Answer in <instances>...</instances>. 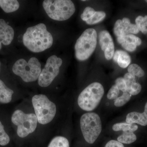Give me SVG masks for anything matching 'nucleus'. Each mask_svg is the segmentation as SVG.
Instances as JSON below:
<instances>
[{
    "instance_id": "18",
    "label": "nucleus",
    "mask_w": 147,
    "mask_h": 147,
    "mask_svg": "<svg viewBox=\"0 0 147 147\" xmlns=\"http://www.w3.org/2000/svg\"><path fill=\"white\" fill-rule=\"evenodd\" d=\"M138 128V126L135 124L121 123L115 124L113 126V129L115 131H123V132H134Z\"/></svg>"
},
{
    "instance_id": "30",
    "label": "nucleus",
    "mask_w": 147,
    "mask_h": 147,
    "mask_svg": "<svg viewBox=\"0 0 147 147\" xmlns=\"http://www.w3.org/2000/svg\"><path fill=\"white\" fill-rule=\"evenodd\" d=\"M123 78L126 84L127 88L131 86L132 84L136 82L135 76L129 73L125 74Z\"/></svg>"
},
{
    "instance_id": "31",
    "label": "nucleus",
    "mask_w": 147,
    "mask_h": 147,
    "mask_svg": "<svg viewBox=\"0 0 147 147\" xmlns=\"http://www.w3.org/2000/svg\"><path fill=\"white\" fill-rule=\"evenodd\" d=\"M105 147H124L123 145L118 141L111 140L105 145Z\"/></svg>"
},
{
    "instance_id": "9",
    "label": "nucleus",
    "mask_w": 147,
    "mask_h": 147,
    "mask_svg": "<svg viewBox=\"0 0 147 147\" xmlns=\"http://www.w3.org/2000/svg\"><path fill=\"white\" fill-rule=\"evenodd\" d=\"M62 63V60L56 55L48 58L38 79L39 86L42 87L50 86L59 73L60 67Z\"/></svg>"
},
{
    "instance_id": "4",
    "label": "nucleus",
    "mask_w": 147,
    "mask_h": 147,
    "mask_svg": "<svg viewBox=\"0 0 147 147\" xmlns=\"http://www.w3.org/2000/svg\"><path fill=\"white\" fill-rule=\"evenodd\" d=\"M104 93V88L101 84L98 82L92 83L79 94L78 105L85 111H92L99 105Z\"/></svg>"
},
{
    "instance_id": "16",
    "label": "nucleus",
    "mask_w": 147,
    "mask_h": 147,
    "mask_svg": "<svg viewBox=\"0 0 147 147\" xmlns=\"http://www.w3.org/2000/svg\"><path fill=\"white\" fill-rule=\"evenodd\" d=\"M13 93V91L7 86L0 79V103L7 104L10 102Z\"/></svg>"
},
{
    "instance_id": "21",
    "label": "nucleus",
    "mask_w": 147,
    "mask_h": 147,
    "mask_svg": "<svg viewBox=\"0 0 147 147\" xmlns=\"http://www.w3.org/2000/svg\"><path fill=\"white\" fill-rule=\"evenodd\" d=\"M136 25L139 29V31L142 32L143 34H147V15L143 17L139 16L135 20Z\"/></svg>"
},
{
    "instance_id": "7",
    "label": "nucleus",
    "mask_w": 147,
    "mask_h": 147,
    "mask_svg": "<svg viewBox=\"0 0 147 147\" xmlns=\"http://www.w3.org/2000/svg\"><path fill=\"white\" fill-rule=\"evenodd\" d=\"M80 127L84 139L90 144L94 143L102 130L100 117L95 113L84 114L80 119Z\"/></svg>"
},
{
    "instance_id": "11",
    "label": "nucleus",
    "mask_w": 147,
    "mask_h": 147,
    "mask_svg": "<svg viewBox=\"0 0 147 147\" xmlns=\"http://www.w3.org/2000/svg\"><path fill=\"white\" fill-rule=\"evenodd\" d=\"M99 44L108 60L111 59L115 54V46L112 37L108 31L103 30L99 35Z\"/></svg>"
},
{
    "instance_id": "3",
    "label": "nucleus",
    "mask_w": 147,
    "mask_h": 147,
    "mask_svg": "<svg viewBox=\"0 0 147 147\" xmlns=\"http://www.w3.org/2000/svg\"><path fill=\"white\" fill-rule=\"evenodd\" d=\"M32 101L38 122L42 125L51 122L57 112L55 103L49 100L46 95L42 94L34 95Z\"/></svg>"
},
{
    "instance_id": "34",
    "label": "nucleus",
    "mask_w": 147,
    "mask_h": 147,
    "mask_svg": "<svg viewBox=\"0 0 147 147\" xmlns=\"http://www.w3.org/2000/svg\"><path fill=\"white\" fill-rule=\"evenodd\" d=\"M0 66H1V63H0Z\"/></svg>"
},
{
    "instance_id": "17",
    "label": "nucleus",
    "mask_w": 147,
    "mask_h": 147,
    "mask_svg": "<svg viewBox=\"0 0 147 147\" xmlns=\"http://www.w3.org/2000/svg\"><path fill=\"white\" fill-rule=\"evenodd\" d=\"M20 5L16 0H0V7L6 12L9 13L18 10Z\"/></svg>"
},
{
    "instance_id": "23",
    "label": "nucleus",
    "mask_w": 147,
    "mask_h": 147,
    "mask_svg": "<svg viewBox=\"0 0 147 147\" xmlns=\"http://www.w3.org/2000/svg\"><path fill=\"white\" fill-rule=\"evenodd\" d=\"M131 95L127 92H124L122 95L118 97L114 101V105L116 107H121L128 102L131 98Z\"/></svg>"
},
{
    "instance_id": "14",
    "label": "nucleus",
    "mask_w": 147,
    "mask_h": 147,
    "mask_svg": "<svg viewBox=\"0 0 147 147\" xmlns=\"http://www.w3.org/2000/svg\"><path fill=\"white\" fill-rule=\"evenodd\" d=\"M113 57L114 61L117 63L122 68H126L131 62V58L129 55L123 50L116 51Z\"/></svg>"
},
{
    "instance_id": "25",
    "label": "nucleus",
    "mask_w": 147,
    "mask_h": 147,
    "mask_svg": "<svg viewBox=\"0 0 147 147\" xmlns=\"http://www.w3.org/2000/svg\"><path fill=\"white\" fill-rule=\"evenodd\" d=\"M10 142V138L4 129V127L0 121V145L5 146Z\"/></svg>"
},
{
    "instance_id": "27",
    "label": "nucleus",
    "mask_w": 147,
    "mask_h": 147,
    "mask_svg": "<svg viewBox=\"0 0 147 147\" xmlns=\"http://www.w3.org/2000/svg\"><path fill=\"white\" fill-rule=\"evenodd\" d=\"M95 12L94 9L90 7H87L84 9V12L81 15V18L82 20L86 22L91 18Z\"/></svg>"
},
{
    "instance_id": "10",
    "label": "nucleus",
    "mask_w": 147,
    "mask_h": 147,
    "mask_svg": "<svg viewBox=\"0 0 147 147\" xmlns=\"http://www.w3.org/2000/svg\"><path fill=\"white\" fill-rule=\"evenodd\" d=\"M139 32L136 25L131 24L128 18H124L122 20H118L115 24L114 32L117 37L130 34H137Z\"/></svg>"
},
{
    "instance_id": "19",
    "label": "nucleus",
    "mask_w": 147,
    "mask_h": 147,
    "mask_svg": "<svg viewBox=\"0 0 147 147\" xmlns=\"http://www.w3.org/2000/svg\"><path fill=\"white\" fill-rule=\"evenodd\" d=\"M48 147H69V143L65 137L57 136L52 139Z\"/></svg>"
},
{
    "instance_id": "33",
    "label": "nucleus",
    "mask_w": 147,
    "mask_h": 147,
    "mask_svg": "<svg viewBox=\"0 0 147 147\" xmlns=\"http://www.w3.org/2000/svg\"><path fill=\"white\" fill-rule=\"evenodd\" d=\"M146 1V2L147 3V1Z\"/></svg>"
},
{
    "instance_id": "24",
    "label": "nucleus",
    "mask_w": 147,
    "mask_h": 147,
    "mask_svg": "<svg viewBox=\"0 0 147 147\" xmlns=\"http://www.w3.org/2000/svg\"><path fill=\"white\" fill-rule=\"evenodd\" d=\"M128 73L138 77H142L145 75V72L143 69L136 64H132L129 65L128 68Z\"/></svg>"
},
{
    "instance_id": "28",
    "label": "nucleus",
    "mask_w": 147,
    "mask_h": 147,
    "mask_svg": "<svg viewBox=\"0 0 147 147\" xmlns=\"http://www.w3.org/2000/svg\"><path fill=\"white\" fill-rule=\"evenodd\" d=\"M119 94V90L116 85H113L109 90L107 94V98L110 100L115 99Z\"/></svg>"
},
{
    "instance_id": "5",
    "label": "nucleus",
    "mask_w": 147,
    "mask_h": 147,
    "mask_svg": "<svg viewBox=\"0 0 147 147\" xmlns=\"http://www.w3.org/2000/svg\"><path fill=\"white\" fill-rule=\"evenodd\" d=\"M12 71L24 82L28 83L38 79L42 69L39 60L36 58L32 57L28 62L23 59L16 61L13 65Z\"/></svg>"
},
{
    "instance_id": "15",
    "label": "nucleus",
    "mask_w": 147,
    "mask_h": 147,
    "mask_svg": "<svg viewBox=\"0 0 147 147\" xmlns=\"http://www.w3.org/2000/svg\"><path fill=\"white\" fill-rule=\"evenodd\" d=\"M126 121L127 123H137L142 126L147 125V118L143 113L134 112L129 113L127 115Z\"/></svg>"
},
{
    "instance_id": "32",
    "label": "nucleus",
    "mask_w": 147,
    "mask_h": 147,
    "mask_svg": "<svg viewBox=\"0 0 147 147\" xmlns=\"http://www.w3.org/2000/svg\"><path fill=\"white\" fill-rule=\"evenodd\" d=\"M143 113L145 115L147 118V102L145 105L144 111Z\"/></svg>"
},
{
    "instance_id": "1",
    "label": "nucleus",
    "mask_w": 147,
    "mask_h": 147,
    "mask_svg": "<svg viewBox=\"0 0 147 147\" xmlns=\"http://www.w3.org/2000/svg\"><path fill=\"white\" fill-rule=\"evenodd\" d=\"M25 46L32 52H43L53 45V37L45 24H40L27 29L23 37Z\"/></svg>"
},
{
    "instance_id": "6",
    "label": "nucleus",
    "mask_w": 147,
    "mask_h": 147,
    "mask_svg": "<svg viewBox=\"0 0 147 147\" xmlns=\"http://www.w3.org/2000/svg\"><path fill=\"white\" fill-rule=\"evenodd\" d=\"M97 33L94 29H87L77 39L75 45V56L79 61L86 60L96 47Z\"/></svg>"
},
{
    "instance_id": "29",
    "label": "nucleus",
    "mask_w": 147,
    "mask_h": 147,
    "mask_svg": "<svg viewBox=\"0 0 147 147\" xmlns=\"http://www.w3.org/2000/svg\"><path fill=\"white\" fill-rule=\"evenodd\" d=\"M115 85L118 88L119 90L123 92V93L127 92L126 84L123 78L119 77L116 79Z\"/></svg>"
},
{
    "instance_id": "12",
    "label": "nucleus",
    "mask_w": 147,
    "mask_h": 147,
    "mask_svg": "<svg viewBox=\"0 0 147 147\" xmlns=\"http://www.w3.org/2000/svg\"><path fill=\"white\" fill-rule=\"evenodd\" d=\"M14 35L13 28L7 24L4 20L0 19V50L1 49L2 43L5 45L10 44Z\"/></svg>"
},
{
    "instance_id": "22",
    "label": "nucleus",
    "mask_w": 147,
    "mask_h": 147,
    "mask_svg": "<svg viewBox=\"0 0 147 147\" xmlns=\"http://www.w3.org/2000/svg\"><path fill=\"white\" fill-rule=\"evenodd\" d=\"M106 14L102 11H96L92 16L89 20L86 21L88 25H94L102 21L105 18Z\"/></svg>"
},
{
    "instance_id": "8",
    "label": "nucleus",
    "mask_w": 147,
    "mask_h": 147,
    "mask_svg": "<svg viewBox=\"0 0 147 147\" xmlns=\"http://www.w3.org/2000/svg\"><path fill=\"white\" fill-rule=\"evenodd\" d=\"M11 120L17 126L18 137L24 138L33 133L37 126V119L35 114H26L21 110H16L12 114Z\"/></svg>"
},
{
    "instance_id": "26",
    "label": "nucleus",
    "mask_w": 147,
    "mask_h": 147,
    "mask_svg": "<svg viewBox=\"0 0 147 147\" xmlns=\"http://www.w3.org/2000/svg\"><path fill=\"white\" fill-rule=\"evenodd\" d=\"M142 90V86L137 82L134 83L127 88V92L131 95H136L139 94Z\"/></svg>"
},
{
    "instance_id": "13",
    "label": "nucleus",
    "mask_w": 147,
    "mask_h": 147,
    "mask_svg": "<svg viewBox=\"0 0 147 147\" xmlns=\"http://www.w3.org/2000/svg\"><path fill=\"white\" fill-rule=\"evenodd\" d=\"M117 40L125 50L129 52L135 51L137 46L141 45L142 42L139 38L131 34L117 37Z\"/></svg>"
},
{
    "instance_id": "2",
    "label": "nucleus",
    "mask_w": 147,
    "mask_h": 147,
    "mask_svg": "<svg viewBox=\"0 0 147 147\" xmlns=\"http://www.w3.org/2000/svg\"><path fill=\"white\" fill-rule=\"evenodd\" d=\"M42 6L47 15L56 21L67 20L75 11L74 4L70 0H45Z\"/></svg>"
},
{
    "instance_id": "20",
    "label": "nucleus",
    "mask_w": 147,
    "mask_h": 147,
    "mask_svg": "<svg viewBox=\"0 0 147 147\" xmlns=\"http://www.w3.org/2000/svg\"><path fill=\"white\" fill-rule=\"evenodd\" d=\"M137 140V137L133 132H123V134L117 138L119 142L122 144H130L133 143Z\"/></svg>"
}]
</instances>
